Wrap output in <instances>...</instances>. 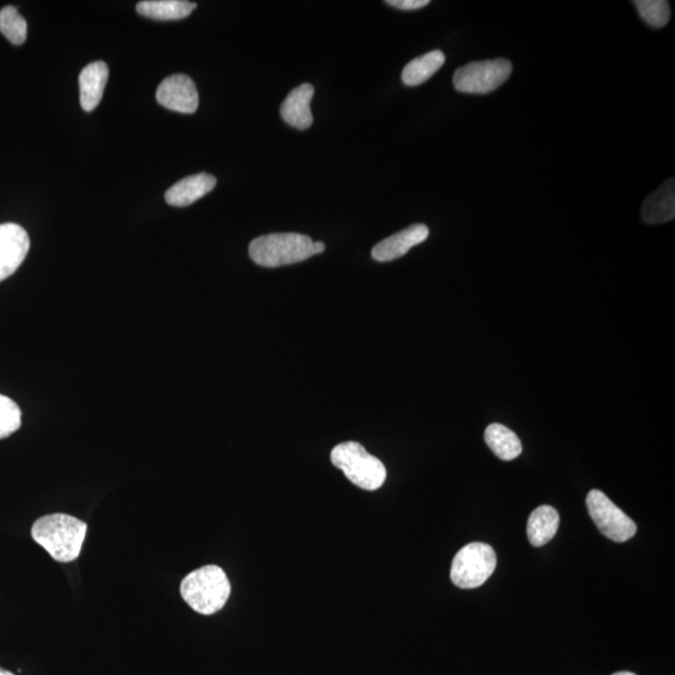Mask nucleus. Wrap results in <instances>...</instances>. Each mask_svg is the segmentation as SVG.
Instances as JSON below:
<instances>
[{"mask_svg":"<svg viewBox=\"0 0 675 675\" xmlns=\"http://www.w3.org/2000/svg\"><path fill=\"white\" fill-rule=\"evenodd\" d=\"M197 4L186 0H144L137 5V12L155 21H179L192 14Z\"/></svg>","mask_w":675,"mask_h":675,"instance_id":"16","label":"nucleus"},{"mask_svg":"<svg viewBox=\"0 0 675 675\" xmlns=\"http://www.w3.org/2000/svg\"><path fill=\"white\" fill-rule=\"evenodd\" d=\"M0 33L14 46H21L27 40V21L13 5H7L0 10Z\"/></svg>","mask_w":675,"mask_h":675,"instance_id":"19","label":"nucleus"},{"mask_svg":"<svg viewBox=\"0 0 675 675\" xmlns=\"http://www.w3.org/2000/svg\"><path fill=\"white\" fill-rule=\"evenodd\" d=\"M386 3L402 11H417L421 8L427 7L429 0H388Z\"/></svg>","mask_w":675,"mask_h":675,"instance_id":"22","label":"nucleus"},{"mask_svg":"<svg viewBox=\"0 0 675 675\" xmlns=\"http://www.w3.org/2000/svg\"><path fill=\"white\" fill-rule=\"evenodd\" d=\"M22 426V411L11 398L0 394V439L11 437Z\"/></svg>","mask_w":675,"mask_h":675,"instance_id":"21","label":"nucleus"},{"mask_svg":"<svg viewBox=\"0 0 675 675\" xmlns=\"http://www.w3.org/2000/svg\"><path fill=\"white\" fill-rule=\"evenodd\" d=\"M590 512L600 532L617 543L627 542L637 533V524L601 490H591L587 497Z\"/></svg>","mask_w":675,"mask_h":675,"instance_id":"7","label":"nucleus"},{"mask_svg":"<svg viewBox=\"0 0 675 675\" xmlns=\"http://www.w3.org/2000/svg\"><path fill=\"white\" fill-rule=\"evenodd\" d=\"M180 594L190 608L204 616H212L229 600V579L222 568L205 566L196 569L183 579Z\"/></svg>","mask_w":675,"mask_h":675,"instance_id":"3","label":"nucleus"},{"mask_svg":"<svg viewBox=\"0 0 675 675\" xmlns=\"http://www.w3.org/2000/svg\"><path fill=\"white\" fill-rule=\"evenodd\" d=\"M109 69L104 62L86 66L80 75L81 104L85 111L99 106L108 82Z\"/></svg>","mask_w":675,"mask_h":675,"instance_id":"13","label":"nucleus"},{"mask_svg":"<svg viewBox=\"0 0 675 675\" xmlns=\"http://www.w3.org/2000/svg\"><path fill=\"white\" fill-rule=\"evenodd\" d=\"M496 567L497 554L490 545L471 543L457 553L450 569V579L462 590H474L488 581Z\"/></svg>","mask_w":675,"mask_h":675,"instance_id":"5","label":"nucleus"},{"mask_svg":"<svg viewBox=\"0 0 675 675\" xmlns=\"http://www.w3.org/2000/svg\"><path fill=\"white\" fill-rule=\"evenodd\" d=\"M215 185L216 179L206 173L187 177L167 190L166 202L173 206H188L211 193Z\"/></svg>","mask_w":675,"mask_h":675,"instance_id":"12","label":"nucleus"},{"mask_svg":"<svg viewBox=\"0 0 675 675\" xmlns=\"http://www.w3.org/2000/svg\"><path fill=\"white\" fill-rule=\"evenodd\" d=\"M0 675H14V674L11 673V672H8L5 670L0 668Z\"/></svg>","mask_w":675,"mask_h":675,"instance_id":"24","label":"nucleus"},{"mask_svg":"<svg viewBox=\"0 0 675 675\" xmlns=\"http://www.w3.org/2000/svg\"><path fill=\"white\" fill-rule=\"evenodd\" d=\"M675 216V180H666L646 199L642 218L647 224H663Z\"/></svg>","mask_w":675,"mask_h":675,"instance_id":"14","label":"nucleus"},{"mask_svg":"<svg viewBox=\"0 0 675 675\" xmlns=\"http://www.w3.org/2000/svg\"><path fill=\"white\" fill-rule=\"evenodd\" d=\"M322 241H313L298 233H275L256 238L249 246V256L258 265L276 268L307 261L323 253Z\"/></svg>","mask_w":675,"mask_h":675,"instance_id":"2","label":"nucleus"},{"mask_svg":"<svg viewBox=\"0 0 675 675\" xmlns=\"http://www.w3.org/2000/svg\"><path fill=\"white\" fill-rule=\"evenodd\" d=\"M446 62V56L441 50H433L419 58H415L405 66L402 81L405 85L417 86L426 83L435 75Z\"/></svg>","mask_w":675,"mask_h":675,"instance_id":"18","label":"nucleus"},{"mask_svg":"<svg viewBox=\"0 0 675 675\" xmlns=\"http://www.w3.org/2000/svg\"><path fill=\"white\" fill-rule=\"evenodd\" d=\"M428 237L429 229L427 225H411V227L395 233V235L380 241V244L371 250V257L378 262L395 261V259L408 253L413 247L423 244Z\"/></svg>","mask_w":675,"mask_h":675,"instance_id":"10","label":"nucleus"},{"mask_svg":"<svg viewBox=\"0 0 675 675\" xmlns=\"http://www.w3.org/2000/svg\"><path fill=\"white\" fill-rule=\"evenodd\" d=\"M484 439H486L492 452L501 461H513L523 452L521 439L513 430L501 426V424H490L484 433Z\"/></svg>","mask_w":675,"mask_h":675,"instance_id":"17","label":"nucleus"},{"mask_svg":"<svg viewBox=\"0 0 675 675\" xmlns=\"http://www.w3.org/2000/svg\"><path fill=\"white\" fill-rule=\"evenodd\" d=\"M31 239L27 230L14 223L0 224V282L10 279L27 258Z\"/></svg>","mask_w":675,"mask_h":675,"instance_id":"8","label":"nucleus"},{"mask_svg":"<svg viewBox=\"0 0 675 675\" xmlns=\"http://www.w3.org/2000/svg\"><path fill=\"white\" fill-rule=\"evenodd\" d=\"M313 85L306 83L294 88L282 104L281 116L285 123L305 131L313 125L310 102L313 98Z\"/></svg>","mask_w":675,"mask_h":675,"instance_id":"11","label":"nucleus"},{"mask_svg":"<svg viewBox=\"0 0 675 675\" xmlns=\"http://www.w3.org/2000/svg\"><path fill=\"white\" fill-rule=\"evenodd\" d=\"M613 675H637V674L631 673V672H618V673H614Z\"/></svg>","mask_w":675,"mask_h":675,"instance_id":"23","label":"nucleus"},{"mask_svg":"<svg viewBox=\"0 0 675 675\" xmlns=\"http://www.w3.org/2000/svg\"><path fill=\"white\" fill-rule=\"evenodd\" d=\"M157 100L169 110L193 115L199 106L196 83L185 74L170 75L158 86Z\"/></svg>","mask_w":675,"mask_h":675,"instance_id":"9","label":"nucleus"},{"mask_svg":"<svg viewBox=\"0 0 675 675\" xmlns=\"http://www.w3.org/2000/svg\"><path fill=\"white\" fill-rule=\"evenodd\" d=\"M331 460L354 486L362 489L377 490L387 479L384 464L377 457L369 454L357 441H345L334 447Z\"/></svg>","mask_w":675,"mask_h":675,"instance_id":"4","label":"nucleus"},{"mask_svg":"<svg viewBox=\"0 0 675 675\" xmlns=\"http://www.w3.org/2000/svg\"><path fill=\"white\" fill-rule=\"evenodd\" d=\"M86 524L72 516L49 514L38 519L32 528L34 542L45 548L50 557L69 562L80 557L85 540Z\"/></svg>","mask_w":675,"mask_h":675,"instance_id":"1","label":"nucleus"},{"mask_svg":"<svg viewBox=\"0 0 675 675\" xmlns=\"http://www.w3.org/2000/svg\"><path fill=\"white\" fill-rule=\"evenodd\" d=\"M639 15L653 28H663L671 20V5L665 0H636Z\"/></svg>","mask_w":675,"mask_h":675,"instance_id":"20","label":"nucleus"},{"mask_svg":"<svg viewBox=\"0 0 675 675\" xmlns=\"http://www.w3.org/2000/svg\"><path fill=\"white\" fill-rule=\"evenodd\" d=\"M512 71L513 66L507 59L473 62L458 69L453 83L458 92L488 94L505 84Z\"/></svg>","mask_w":675,"mask_h":675,"instance_id":"6","label":"nucleus"},{"mask_svg":"<svg viewBox=\"0 0 675 675\" xmlns=\"http://www.w3.org/2000/svg\"><path fill=\"white\" fill-rule=\"evenodd\" d=\"M559 528V514L549 506L536 508L528 519V540L534 547H543L549 543Z\"/></svg>","mask_w":675,"mask_h":675,"instance_id":"15","label":"nucleus"}]
</instances>
